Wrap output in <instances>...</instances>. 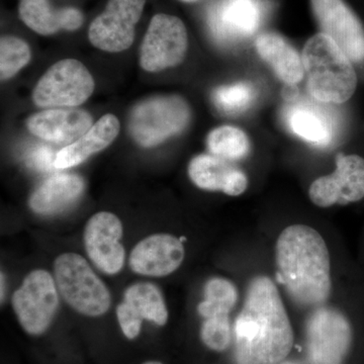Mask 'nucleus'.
<instances>
[{
    "instance_id": "nucleus-25",
    "label": "nucleus",
    "mask_w": 364,
    "mask_h": 364,
    "mask_svg": "<svg viewBox=\"0 0 364 364\" xmlns=\"http://www.w3.org/2000/svg\"><path fill=\"white\" fill-rule=\"evenodd\" d=\"M208 148L213 155L228 161L240 160L250 151L247 135L240 129L232 126H223L208 134Z\"/></svg>"
},
{
    "instance_id": "nucleus-5",
    "label": "nucleus",
    "mask_w": 364,
    "mask_h": 364,
    "mask_svg": "<svg viewBox=\"0 0 364 364\" xmlns=\"http://www.w3.org/2000/svg\"><path fill=\"white\" fill-rule=\"evenodd\" d=\"M189 119L191 109L183 98L176 95L149 98L132 112L130 132L139 145L154 147L183 131Z\"/></svg>"
},
{
    "instance_id": "nucleus-2",
    "label": "nucleus",
    "mask_w": 364,
    "mask_h": 364,
    "mask_svg": "<svg viewBox=\"0 0 364 364\" xmlns=\"http://www.w3.org/2000/svg\"><path fill=\"white\" fill-rule=\"evenodd\" d=\"M275 258L279 280L298 305L318 308L327 301L332 287L330 254L314 228H286L277 239Z\"/></svg>"
},
{
    "instance_id": "nucleus-12",
    "label": "nucleus",
    "mask_w": 364,
    "mask_h": 364,
    "mask_svg": "<svg viewBox=\"0 0 364 364\" xmlns=\"http://www.w3.org/2000/svg\"><path fill=\"white\" fill-rule=\"evenodd\" d=\"M311 200L320 208L348 205L364 198V159L358 155L339 154L336 169L320 177L309 191Z\"/></svg>"
},
{
    "instance_id": "nucleus-22",
    "label": "nucleus",
    "mask_w": 364,
    "mask_h": 364,
    "mask_svg": "<svg viewBox=\"0 0 364 364\" xmlns=\"http://www.w3.org/2000/svg\"><path fill=\"white\" fill-rule=\"evenodd\" d=\"M286 121L289 130L306 142L326 147L332 142L334 128L326 112L312 105H296L289 107Z\"/></svg>"
},
{
    "instance_id": "nucleus-23",
    "label": "nucleus",
    "mask_w": 364,
    "mask_h": 364,
    "mask_svg": "<svg viewBox=\"0 0 364 364\" xmlns=\"http://www.w3.org/2000/svg\"><path fill=\"white\" fill-rule=\"evenodd\" d=\"M124 301L130 304L144 320L158 326H164L168 321L164 299L154 284L140 282L129 287L124 291Z\"/></svg>"
},
{
    "instance_id": "nucleus-30",
    "label": "nucleus",
    "mask_w": 364,
    "mask_h": 364,
    "mask_svg": "<svg viewBox=\"0 0 364 364\" xmlns=\"http://www.w3.org/2000/svg\"><path fill=\"white\" fill-rule=\"evenodd\" d=\"M56 156L57 154H54V151L49 146L38 144L26 153V163L39 171H51L53 169H56L55 167Z\"/></svg>"
},
{
    "instance_id": "nucleus-10",
    "label": "nucleus",
    "mask_w": 364,
    "mask_h": 364,
    "mask_svg": "<svg viewBox=\"0 0 364 364\" xmlns=\"http://www.w3.org/2000/svg\"><path fill=\"white\" fill-rule=\"evenodd\" d=\"M145 4L146 0H109L105 11L91 23L88 31L91 44L111 53L129 49Z\"/></svg>"
},
{
    "instance_id": "nucleus-21",
    "label": "nucleus",
    "mask_w": 364,
    "mask_h": 364,
    "mask_svg": "<svg viewBox=\"0 0 364 364\" xmlns=\"http://www.w3.org/2000/svg\"><path fill=\"white\" fill-rule=\"evenodd\" d=\"M256 51L272 67L280 80L289 85L301 82L305 75L303 57L282 36L265 33L255 41Z\"/></svg>"
},
{
    "instance_id": "nucleus-26",
    "label": "nucleus",
    "mask_w": 364,
    "mask_h": 364,
    "mask_svg": "<svg viewBox=\"0 0 364 364\" xmlns=\"http://www.w3.org/2000/svg\"><path fill=\"white\" fill-rule=\"evenodd\" d=\"M31 60V49L25 41L11 36L0 41V75L1 80L11 78Z\"/></svg>"
},
{
    "instance_id": "nucleus-14",
    "label": "nucleus",
    "mask_w": 364,
    "mask_h": 364,
    "mask_svg": "<svg viewBox=\"0 0 364 364\" xmlns=\"http://www.w3.org/2000/svg\"><path fill=\"white\" fill-rule=\"evenodd\" d=\"M183 259L181 239L170 234H155L136 244L131 253L130 267L138 274L162 277L176 272Z\"/></svg>"
},
{
    "instance_id": "nucleus-27",
    "label": "nucleus",
    "mask_w": 364,
    "mask_h": 364,
    "mask_svg": "<svg viewBox=\"0 0 364 364\" xmlns=\"http://www.w3.org/2000/svg\"><path fill=\"white\" fill-rule=\"evenodd\" d=\"M254 90L248 83L221 86L214 91L215 105L225 112H239L247 109L254 98Z\"/></svg>"
},
{
    "instance_id": "nucleus-20",
    "label": "nucleus",
    "mask_w": 364,
    "mask_h": 364,
    "mask_svg": "<svg viewBox=\"0 0 364 364\" xmlns=\"http://www.w3.org/2000/svg\"><path fill=\"white\" fill-rule=\"evenodd\" d=\"M119 132V122L114 114H105L85 135L57 153L56 169H67L85 162L88 157L111 145Z\"/></svg>"
},
{
    "instance_id": "nucleus-33",
    "label": "nucleus",
    "mask_w": 364,
    "mask_h": 364,
    "mask_svg": "<svg viewBox=\"0 0 364 364\" xmlns=\"http://www.w3.org/2000/svg\"><path fill=\"white\" fill-rule=\"evenodd\" d=\"M143 364H163V363H160V361L151 360V361H146V363H144Z\"/></svg>"
},
{
    "instance_id": "nucleus-34",
    "label": "nucleus",
    "mask_w": 364,
    "mask_h": 364,
    "mask_svg": "<svg viewBox=\"0 0 364 364\" xmlns=\"http://www.w3.org/2000/svg\"><path fill=\"white\" fill-rule=\"evenodd\" d=\"M181 1H184V2H195V1H196V0H181Z\"/></svg>"
},
{
    "instance_id": "nucleus-29",
    "label": "nucleus",
    "mask_w": 364,
    "mask_h": 364,
    "mask_svg": "<svg viewBox=\"0 0 364 364\" xmlns=\"http://www.w3.org/2000/svg\"><path fill=\"white\" fill-rule=\"evenodd\" d=\"M117 317L122 332L127 338L134 340L140 335L144 318L130 304L124 301L117 306Z\"/></svg>"
},
{
    "instance_id": "nucleus-4",
    "label": "nucleus",
    "mask_w": 364,
    "mask_h": 364,
    "mask_svg": "<svg viewBox=\"0 0 364 364\" xmlns=\"http://www.w3.org/2000/svg\"><path fill=\"white\" fill-rule=\"evenodd\" d=\"M54 279L62 298L76 312L100 317L109 311L111 294L82 256H58L54 262Z\"/></svg>"
},
{
    "instance_id": "nucleus-31",
    "label": "nucleus",
    "mask_w": 364,
    "mask_h": 364,
    "mask_svg": "<svg viewBox=\"0 0 364 364\" xmlns=\"http://www.w3.org/2000/svg\"><path fill=\"white\" fill-rule=\"evenodd\" d=\"M4 275L1 273V301H4Z\"/></svg>"
},
{
    "instance_id": "nucleus-7",
    "label": "nucleus",
    "mask_w": 364,
    "mask_h": 364,
    "mask_svg": "<svg viewBox=\"0 0 364 364\" xmlns=\"http://www.w3.org/2000/svg\"><path fill=\"white\" fill-rule=\"evenodd\" d=\"M95 90L92 76L81 62L62 60L50 67L36 85L33 102L44 109L82 105Z\"/></svg>"
},
{
    "instance_id": "nucleus-28",
    "label": "nucleus",
    "mask_w": 364,
    "mask_h": 364,
    "mask_svg": "<svg viewBox=\"0 0 364 364\" xmlns=\"http://www.w3.org/2000/svg\"><path fill=\"white\" fill-rule=\"evenodd\" d=\"M200 339L210 350L224 352L232 342V327L229 315L207 318L200 328Z\"/></svg>"
},
{
    "instance_id": "nucleus-19",
    "label": "nucleus",
    "mask_w": 364,
    "mask_h": 364,
    "mask_svg": "<svg viewBox=\"0 0 364 364\" xmlns=\"http://www.w3.org/2000/svg\"><path fill=\"white\" fill-rule=\"evenodd\" d=\"M21 20L33 32L50 36L60 30H78L83 23V14L74 7L55 9L49 0H20Z\"/></svg>"
},
{
    "instance_id": "nucleus-32",
    "label": "nucleus",
    "mask_w": 364,
    "mask_h": 364,
    "mask_svg": "<svg viewBox=\"0 0 364 364\" xmlns=\"http://www.w3.org/2000/svg\"><path fill=\"white\" fill-rule=\"evenodd\" d=\"M279 364H304V363H299V361H282V363H280Z\"/></svg>"
},
{
    "instance_id": "nucleus-1",
    "label": "nucleus",
    "mask_w": 364,
    "mask_h": 364,
    "mask_svg": "<svg viewBox=\"0 0 364 364\" xmlns=\"http://www.w3.org/2000/svg\"><path fill=\"white\" fill-rule=\"evenodd\" d=\"M234 337L235 364H279L293 348V327L269 277H255L249 284Z\"/></svg>"
},
{
    "instance_id": "nucleus-15",
    "label": "nucleus",
    "mask_w": 364,
    "mask_h": 364,
    "mask_svg": "<svg viewBox=\"0 0 364 364\" xmlns=\"http://www.w3.org/2000/svg\"><path fill=\"white\" fill-rule=\"evenodd\" d=\"M26 126L42 140L70 145L92 127V117L83 109H49L33 114Z\"/></svg>"
},
{
    "instance_id": "nucleus-6",
    "label": "nucleus",
    "mask_w": 364,
    "mask_h": 364,
    "mask_svg": "<svg viewBox=\"0 0 364 364\" xmlns=\"http://www.w3.org/2000/svg\"><path fill=\"white\" fill-rule=\"evenodd\" d=\"M55 279L43 269L28 273L13 296V306L21 328L31 336L45 334L59 306Z\"/></svg>"
},
{
    "instance_id": "nucleus-24",
    "label": "nucleus",
    "mask_w": 364,
    "mask_h": 364,
    "mask_svg": "<svg viewBox=\"0 0 364 364\" xmlns=\"http://www.w3.org/2000/svg\"><path fill=\"white\" fill-rule=\"evenodd\" d=\"M238 301V291L233 282L221 277L208 280L205 287V299L198 305L200 316L207 318L229 315Z\"/></svg>"
},
{
    "instance_id": "nucleus-11",
    "label": "nucleus",
    "mask_w": 364,
    "mask_h": 364,
    "mask_svg": "<svg viewBox=\"0 0 364 364\" xmlns=\"http://www.w3.org/2000/svg\"><path fill=\"white\" fill-rule=\"evenodd\" d=\"M321 31L334 41L351 61L364 60V26L344 0H311Z\"/></svg>"
},
{
    "instance_id": "nucleus-16",
    "label": "nucleus",
    "mask_w": 364,
    "mask_h": 364,
    "mask_svg": "<svg viewBox=\"0 0 364 364\" xmlns=\"http://www.w3.org/2000/svg\"><path fill=\"white\" fill-rule=\"evenodd\" d=\"M259 23V9L253 0H224L210 14V30L222 43L250 37Z\"/></svg>"
},
{
    "instance_id": "nucleus-17",
    "label": "nucleus",
    "mask_w": 364,
    "mask_h": 364,
    "mask_svg": "<svg viewBox=\"0 0 364 364\" xmlns=\"http://www.w3.org/2000/svg\"><path fill=\"white\" fill-rule=\"evenodd\" d=\"M188 174L198 188L221 191L228 196H240L248 186L247 176L231 161L215 155L202 154L189 163Z\"/></svg>"
},
{
    "instance_id": "nucleus-8",
    "label": "nucleus",
    "mask_w": 364,
    "mask_h": 364,
    "mask_svg": "<svg viewBox=\"0 0 364 364\" xmlns=\"http://www.w3.org/2000/svg\"><path fill=\"white\" fill-rule=\"evenodd\" d=\"M352 328L335 309L318 306L306 326V352L310 364H343L350 351Z\"/></svg>"
},
{
    "instance_id": "nucleus-3",
    "label": "nucleus",
    "mask_w": 364,
    "mask_h": 364,
    "mask_svg": "<svg viewBox=\"0 0 364 364\" xmlns=\"http://www.w3.org/2000/svg\"><path fill=\"white\" fill-rule=\"evenodd\" d=\"M306 90L322 104H343L355 92L358 76L351 60L325 33L306 43L303 51Z\"/></svg>"
},
{
    "instance_id": "nucleus-9",
    "label": "nucleus",
    "mask_w": 364,
    "mask_h": 364,
    "mask_svg": "<svg viewBox=\"0 0 364 364\" xmlns=\"http://www.w3.org/2000/svg\"><path fill=\"white\" fill-rule=\"evenodd\" d=\"M188 38L181 18L170 14L153 16L141 46L140 64L144 70L158 72L181 63Z\"/></svg>"
},
{
    "instance_id": "nucleus-13",
    "label": "nucleus",
    "mask_w": 364,
    "mask_h": 364,
    "mask_svg": "<svg viewBox=\"0 0 364 364\" xmlns=\"http://www.w3.org/2000/svg\"><path fill=\"white\" fill-rule=\"evenodd\" d=\"M122 236L123 224L112 213H97L86 224V252L91 261L107 274H117L124 267V249L121 244Z\"/></svg>"
},
{
    "instance_id": "nucleus-18",
    "label": "nucleus",
    "mask_w": 364,
    "mask_h": 364,
    "mask_svg": "<svg viewBox=\"0 0 364 364\" xmlns=\"http://www.w3.org/2000/svg\"><path fill=\"white\" fill-rule=\"evenodd\" d=\"M85 191V181L76 174H56L36 189L30 207L39 215L60 214L77 202Z\"/></svg>"
}]
</instances>
